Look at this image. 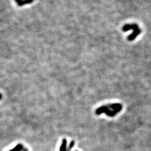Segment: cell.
Here are the masks:
<instances>
[{"label":"cell","mask_w":151,"mask_h":151,"mask_svg":"<svg viewBox=\"0 0 151 151\" xmlns=\"http://www.w3.org/2000/svg\"><path fill=\"white\" fill-rule=\"evenodd\" d=\"M33 1V0H22L20 2H18L17 4L19 5V6H22V5L28 4H30Z\"/></svg>","instance_id":"cell-1"},{"label":"cell","mask_w":151,"mask_h":151,"mask_svg":"<svg viewBox=\"0 0 151 151\" xmlns=\"http://www.w3.org/2000/svg\"><path fill=\"white\" fill-rule=\"evenodd\" d=\"M22 149H23L22 145L21 144H18L14 148V149L12 150H10L9 151H21Z\"/></svg>","instance_id":"cell-2"},{"label":"cell","mask_w":151,"mask_h":151,"mask_svg":"<svg viewBox=\"0 0 151 151\" xmlns=\"http://www.w3.org/2000/svg\"><path fill=\"white\" fill-rule=\"evenodd\" d=\"M22 151H28V150H27V149H24V150H22Z\"/></svg>","instance_id":"cell-5"},{"label":"cell","mask_w":151,"mask_h":151,"mask_svg":"<svg viewBox=\"0 0 151 151\" xmlns=\"http://www.w3.org/2000/svg\"><path fill=\"white\" fill-rule=\"evenodd\" d=\"M1 97H2V96H1V94H0V99H1Z\"/></svg>","instance_id":"cell-4"},{"label":"cell","mask_w":151,"mask_h":151,"mask_svg":"<svg viewBox=\"0 0 151 151\" xmlns=\"http://www.w3.org/2000/svg\"><path fill=\"white\" fill-rule=\"evenodd\" d=\"M15 1H16L17 2V3H18V2H20L21 1H22V0H15Z\"/></svg>","instance_id":"cell-3"}]
</instances>
